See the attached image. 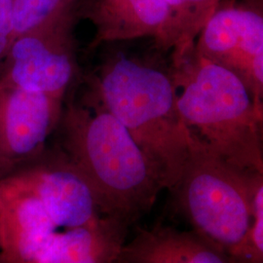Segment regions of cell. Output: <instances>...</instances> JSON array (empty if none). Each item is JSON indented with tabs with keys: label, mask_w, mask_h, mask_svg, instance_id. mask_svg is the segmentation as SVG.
<instances>
[{
	"label": "cell",
	"mask_w": 263,
	"mask_h": 263,
	"mask_svg": "<svg viewBox=\"0 0 263 263\" xmlns=\"http://www.w3.org/2000/svg\"><path fill=\"white\" fill-rule=\"evenodd\" d=\"M60 148L94 191L104 215L130 227L165 190L131 134L96 95L63 107Z\"/></svg>",
	"instance_id": "cell-1"
},
{
	"label": "cell",
	"mask_w": 263,
	"mask_h": 263,
	"mask_svg": "<svg viewBox=\"0 0 263 263\" xmlns=\"http://www.w3.org/2000/svg\"><path fill=\"white\" fill-rule=\"evenodd\" d=\"M94 94L131 134L164 189L172 190L196 137L179 114L171 73L118 53L101 67Z\"/></svg>",
	"instance_id": "cell-2"
},
{
	"label": "cell",
	"mask_w": 263,
	"mask_h": 263,
	"mask_svg": "<svg viewBox=\"0 0 263 263\" xmlns=\"http://www.w3.org/2000/svg\"><path fill=\"white\" fill-rule=\"evenodd\" d=\"M170 73L179 114L192 134L236 169H262V129L244 80L193 50Z\"/></svg>",
	"instance_id": "cell-3"
},
{
	"label": "cell",
	"mask_w": 263,
	"mask_h": 263,
	"mask_svg": "<svg viewBox=\"0 0 263 263\" xmlns=\"http://www.w3.org/2000/svg\"><path fill=\"white\" fill-rule=\"evenodd\" d=\"M251 175L221 159L196 137L179 181L170 190L191 230L244 263L254 221Z\"/></svg>",
	"instance_id": "cell-4"
},
{
	"label": "cell",
	"mask_w": 263,
	"mask_h": 263,
	"mask_svg": "<svg viewBox=\"0 0 263 263\" xmlns=\"http://www.w3.org/2000/svg\"><path fill=\"white\" fill-rule=\"evenodd\" d=\"M76 8L12 41L0 66V88H18L65 100L78 69Z\"/></svg>",
	"instance_id": "cell-5"
},
{
	"label": "cell",
	"mask_w": 263,
	"mask_h": 263,
	"mask_svg": "<svg viewBox=\"0 0 263 263\" xmlns=\"http://www.w3.org/2000/svg\"><path fill=\"white\" fill-rule=\"evenodd\" d=\"M64 100L18 88H0V180L33 164L46 152Z\"/></svg>",
	"instance_id": "cell-6"
},
{
	"label": "cell",
	"mask_w": 263,
	"mask_h": 263,
	"mask_svg": "<svg viewBox=\"0 0 263 263\" xmlns=\"http://www.w3.org/2000/svg\"><path fill=\"white\" fill-rule=\"evenodd\" d=\"M9 177L42 202L62 230L105 216L87 180L60 151H46L36 162Z\"/></svg>",
	"instance_id": "cell-7"
},
{
	"label": "cell",
	"mask_w": 263,
	"mask_h": 263,
	"mask_svg": "<svg viewBox=\"0 0 263 263\" xmlns=\"http://www.w3.org/2000/svg\"><path fill=\"white\" fill-rule=\"evenodd\" d=\"M263 47V0H222L198 36L193 52L240 76L249 88Z\"/></svg>",
	"instance_id": "cell-8"
},
{
	"label": "cell",
	"mask_w": 263,
	"mask_h": 263,
	"mask_svg": "<svg viewBox=\"0 0 263 263\" xmlns=\"http://www.w3.org/2000/svg\"><path fill=\"white\" fill-rule=\"evenodd\" d=\"M76 15L94 28L91 48L151 37L160 49L172 51V17L165 0H79Z\"/></svg>",
	"instance_id": "cell-9"
},
{
	"label": "cell",
	"mask_w": 263,
	"mask_h": 263,
	"mask_svg": "<svg viewBox=\"0 0 263 263\" xmlns=\"http://www.w3.org/2000/svg\"><path fill=\"white\" fill-rule=\"evenodd\" d=\"M116 263H232L192 230L158 226L127 239Z\"/></svg>",
	"instance_id": "cell-10"
},
{
	"label": "cell",
	"mask_w": 263,
	"mask_h": 263,
	"mask_svg": "<svg viewBox=\"0 0 263 263\" xmlns=\"http://www.w3.org/2000/svg\"><path fill=\"white\" fill-rule=\"evenodd\" d=\"M129 227L104 216L60 231L34 263H116Z\"/></svg>",
	"instance_id": "cell-11"
},
{
	"label": "cell",
	"mask_w": 263,
	"mask_h": 263,
	"mask_svg": "<svg viewBox=\"0 0 263 263\" xmlns=\"http://www.w3.org/2000/svg\"><path fill=\"white\" fill-rule=\"evenodd\" d=\"M173 26L172 65L179 64L194 49L196 40L222 0H165Z\"/></svg>",
	"instance_id": "cell-12"
},
{
	"label": "cell",
	"mask_w": 263,
	"mask_h": 263,
	"mask_svg": "<svg viewBox=\"0 0 263 263\" xmlns=\"http://www.w3.org/2000/svg\"><path fill=\"white\" fill-rule=\"evenodd\" d=\"M79 0H13L12 41L76 8ZM12 43V42H11Z\"/></svg>",
	"instance_id": "cell-13"
},
{
	"label": "cell",
	"mask_w": 263,
	"mask_h": 263,
	"mask_svg": "<svg viewBox=\"0 0 263 263\" xmlns=\"http://www.w3.org/2000/svg\"><path fill=\"white\" fill-rule=\"evenodd\" d=\"M254 221L247 243L244 263H263V168L251 175Z\"/></svg>",
	"instance_id": "cell-14"
},
{
	"label": "cell",
	"mask_w": 263,
	"mask_h": 263,
	"mask_svg": "<svg viewBox=\"0 0 263 263\" xmlns=\"http://www.w3.org/2000/svg\"><path fill=\"white\" fill-rule=\"evenodd\" d=\"M249 90L253 97L263 133V47L254 58L251 69Z\"/></svg>",
	"instance_id": "cell-15"
},
{
	"label": "cell",
	"mask_w": 263,
	"mask_h": 263,
	"mask_svg": "<svg viewBox=\"0 0 263 263\" xmlns=\"http://www.w3.org/2000/svg\"><path fill=\"white\" fill-rule=\"evenodd\" d=\"M13 0H0V66L12 42Z\"/></svg>",
	"instance_id": "cell-16"
},
{
	"label": "cell",
	"mask_w": 263,
	"mask_h": 263,
	"mask_svg": "<svg viewBox=\"0 0 263 263\" xmlns=\"http://www.w3.org/2000/svg\"><path fill=\"white\" fill-rule=\"evenodd\" d=\"M3 248V237H2V228H1V221H0V253Z\"/></svg>",
	"instance_id": "cell-17"
},
{
	"label": "cell",
	"mask_w": 263,
	"mask_h": 263,
	"mask_svg": "<svg viewBox=\"0 0 263 263\" xmlns=\"http://www.w3.org/2000/svg\"><path fill=\"white\" fill-rule=\"evenodd\" d=\"M0 263H9V261L0 253Z\"/></svg>",
	"instance_id": "cell-18"
}]
</instances>
